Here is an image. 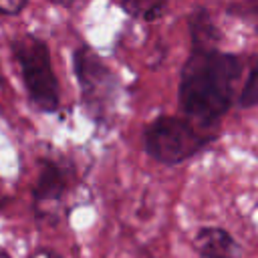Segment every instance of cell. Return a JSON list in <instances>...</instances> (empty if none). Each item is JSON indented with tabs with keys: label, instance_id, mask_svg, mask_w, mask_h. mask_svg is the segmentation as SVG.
<instances>
[{
	"label": "cell",
	"instance_id": "6da1fadb",
	"mask_svg": "<svg viewBox=\"0 0 258 258\" xmlns=\"http://www.w3.org/2000/svg\"><path fill=\"white\" fill-rule=\"evenodd\" d=\"M242 58L218 46H191L179 77V107L187 119L214 129L234 103Z\"/></svg>",
	"mask_w": 258,
	"mask_h": 258
},
{
	"label": "cell",
	"instance_id": "7a4b0ae2",
	"mask_svg": "<svg viewBox=\"0 0 258 258\" xmlns=\"http://www.w3.org/2000/svg\"><path fill=\"white\" fill-rule=\"evenodd\" d=\"M73 69L79 83L81 101L89 117L101 129L113 127L119 99V85L113 71L89 44L75 48Z\"/></svg>",
	"mask_w": 258,
	"mask_h": 258
},
{
	"label": "cell",
	"instance_id": "3957f363",
	"mask_svg": "<svg viewBox=\"0 0 258 258\" xmlns=\"http://www.w3.org/2000/svg\"><path fill=\"white\" fill-rule=\"evenodd\" d=\"M214 137V131L187 117L159 115L143 131V147L159 163L175 165L194 157Z\"/></svg>",
	"mask_w": 258,
	"mask_h": 258
},
{
	"label": "cell",
	"instance_id": "277c9868",
	"mask_svg": "<svg viewBox=\"0 0 258 258\" xmlns=\"http://www.w3.org/2000/svg\"><path fill=\"white\" fill-rule=\"evenodd\" d=\"M10 48L32 105L44 113H54L60 105V91L46 42L26 32L16 36Z\"/></svg>",
	"mask_w": 258,
	"mask_h": 258
},
{
	"label": "cell",
	"instance_id": "5b68a950",
	"mask_svg": "<svg viewBox=\"0 0 258 258\" xmlns=\"http://www.w3.org/2000/svg\"><path fill=\"white\" fill-rule=\"evenodd\" d=\"M71 183V173L69 169L54 161V159H44L40 163L36 181L32 185V210L38 220L42 222H56L60 204L69 191Z\"/></svg>",
	"mask_w": 258,
	"mask_h": 258
},
{
	"label": "cell",
	"instance_id": "8992f818",
	"mask_svg": "<svg viewBox=\"0 0 258 258\" xmlns=\"http://www.w3.org/2000/svg\"><path fill=\"white\" fill-rule=\"evenodd\" d=\"M194 248L202 258H242L240 244L218 226H206L198 230Z\"/></svg>",
	"mask_w": 258,
	"mask_h": 258
},
{
	"label": "cell",
	"instance_id": "52a82bcc",
	"mask_svg": "<svg viewBox=\"0 0 258 258\" xmlns=\"http://www.w3.org/2000/svg\"><path fill=\"white\" fill-rule=\"evenodd\" d=\"M123 10L137 20H157L167 6V0H121Z\"/></svg>",
	"mask_w": 258,
	"mask_h": 258
},
{
	"label": "cell",
	"instance_id": "ba28073f",
	"mask_svg": "<svg viewBox=\"0 0 258 258\" xmlns=\"http://www.w3.org/2000/svg\"><path fill=\"white\" fill-rule=\"evenodd\" d=\"M238 103H240V107H244V109L258 105V60L254 62V67L250 69V73H248V77H246V81H244V85H242Z\"/></svg>",
	"mask_w": 258,
	"mask_h": 258
},
{
	"label": "cell",
	"instance_id": "9c48e42d",
	"mask_svg": "<svg viewBox=\"0 0 258 258\" xmlns=\"http://www.w3.org/2000/svg\"><path fill=\"white\" fill-rule=\"evenodd\" d=\"M230 14L240 16L244 22H248L258 32V0H244L230 6Z\"/></svg>",
	"mask_w": 258,
	"mask_h": 258
},
{
	"label": "cell",
	"instance_id": "30bf717a",
	"mask_svg": "<svg viewBox=\"0 0 258 258\" xmlns=\"http://www.w3.org/2000/svg\"><path fill=\"white\" fill-rule=\"evenodd\" d=\"M28 0H0V14L6 16H14L18 12H22V8L26 6Z\"/></svg>",
	"mask_w": 258,
	"mask_h": 258
},
{
	"label": "cell",
	"instance_id": "8fae6325",
	"mask_svg": "<svg viewBox=\"0 0 258 258\" xmlns=\"http://www.w3.org/2000/svg\"><path fill=\"white\" fill-rule=\"evenodd\" d=\"M30 258H60V256L54 254V252H50V250H38V252H34Z\"/></svg>",
	"mask_w": 258,
	"mask_h": 258
},
{
	"label": "cell",
	"instance_id": "7c38bea8",
	"mask_svg": "<svg viewBox=\"0 0 258 258\" xmlns=\"http://www.w3.org/2000/svg\"><path fill=\"white\" fill-rule=\"evenodd\" d=\"M48 2L58 4V6H69V4H73V0H48Z\"/></svg>",
	"mask_w": 258,
	"mask_h": 258
},
{
	"label": "cell",
	"instance_id": "4fadbf2b",
	"mask_svg": "<svg viewBox=\"0 0 258 258\" xmlns=\"http://www.w3.org/2000/svg\"><path fill=\"white\" fill-rule=\"evenodd\" d=\"M0 258H10V256H8V252H6V250H2V248H0Z\"/></svg>",
	"mask_w": 258,
	"mask_h": 258
}]
</instances>
